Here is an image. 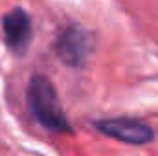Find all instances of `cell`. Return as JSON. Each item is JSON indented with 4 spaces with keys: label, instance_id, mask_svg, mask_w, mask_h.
Here are the masks:
<instances>
[{
    "label": "cell",
    "instance_id": "6da1fadb",
    "mask_svg": "<svg viewBox=\"0 0 158 156\" xmlns=\"http://www.w3.org/2000/svg\"><path fill=\"white\" fill-rule=\"evenodd\" d=\"M26 101L31 116L40 127L52 132H70V123L61 107L53 83L42 74H33L28 84Z\"/></svg>",
    "mask_w": 158,
    "mask_h": 156
},
{
    "label": "cell",
    "instance_id": "7a4b0ae2",
    "mask_svg": "<svg viewBox=\"0 0 158 156\" xmlns=\"http://www.w3.org/2000/svg\"><path fill=\"white\" fill-rule=\"evenodd\" d=\"M92 40L90 35L76 24L66 26L53 42V51L61 63L70 68H83L92 53Z\"/></svg>",
    "mask_w": 158,
    "mask_h": 156
},
{
    "label": "cell",
    "instance_id": "3957f363",
    "mask_svg": "<svg viewBox=\"0 0 158 156\" xmlns=\"http://www.w3.org/2000/svg\"><path fill=\"white\" fill-rule=\"evenodd\" d=\"M94 129L112 140L127 143V145H145V143L153 142V138H155L153 129L138 117L121 116L98 119V121H94Z\"/></svg>",
    "mask_w": 158,
    "mask_h": 156
},
{
    "label": "cell",
    "instance_id": "277c9868",
    "mask_svg": "<svg viewBox=\"0 0 158 156\" xmlns=\"http://www.w3.org/2000/svg\"><path fill=\"white\" fill-rule=\"evenodd\" d=\"M2 31L6 46L17 55H24L33 39L31 17L28 15L26 9L13 7L2 17Z\"/></svg>",
    "mask_w": 158,
    "mask_h": 156
}]
</instances>
